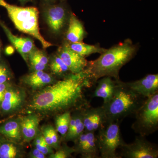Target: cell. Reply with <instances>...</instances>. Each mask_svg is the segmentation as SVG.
Listing matches in <instances>:
<instances>
[{
	"mask_svg": "<svg viewBox=\"0 0 158 158\" xmlns=\"http://www.w3.org/2000/svg\"><path fill=\"white\" fill-rule=\"evenodd\" d=\"M48 128L53 143L54 147L57 148L59 147V138L57 133V131L52 127H49Z\"/></svg>",
	"mask_w": 158,
	"mask_h": 158,
	"instance_id": "f1b7e54d",
	"label": "cell"
},
{
	"mask_svg": "<svg viewBox=\"0 0 158 158\" xmlns=\"http://www.w3.org/2000/svg\"><path fill=\"white\" fill-rule=\"evenodd\" d=\"M45 1H53V0H45Z\"/></svg>",
	"mask_w": 158,
	"mask_h": 158,
	"instance_id": "e575fe53",
	"label": "cell"
},
{
	"mask_svg": "<svg viewBox=\"0 0 158 158\" xmlns=\"http://www.w3.org/2000/svg\"><path fill=\"white\" fill-rule=\"evenodd\" d=\"M74 151V150L69 149V148H63L57 151L55 153H52L51 158H66L70 156L71 153Z\"/></svg>",
	"mask_w": 158,
	"mask_h": 158,
	"instance_id": "484cf974",
	"label": "cell"
},
{
	"mask_svg": "<svg viewBox=\"0 0 158 158\" xmlns=\"http://www.w3.org/2000/svg\"><path fill=\"white\" fill-rule=\"evenodd\" d=\"M86 35V31L83 24L74 14L72 13L69 17L68 27L65 36L69 43L82 42Z\"/></svg>",
	"mask_w": 158,
	"mask_h": 158,
	"instance_id": "2e32d148",
	"label": "cell"
},
{
	"mask_svg": "<svg viewBox=\"0 0 158 158\" xmlns=\"http://www.w3.org/2000/svg\"><path fill=\"white\" fill-rule=\"evenodd\" d=\"M74 151L81 154L85 158H100L99 152L94 132L84 131L76 139Z\"/></svg>",
	"mask_w": 158,
	"mask_h": 158,
	"instance_id": "9c48e42d",
	"label": "cell"
},
{
	"mask_svg": "<svg viewBox=\"0 0 158 158\" xmlns=\"http://www.w3.org/2000/svg\"><path fill=\"white\" fill-rule=\"evenodd\" d=\"M0 6L6 9L9 18L18 30L37 39L44 48L53 46L47 41L40 34L38 23L39 11L37 8L14 6L5 0H0Z\"/></svg>",
	"mask_w": 158,
	"mask_h": 158,
	"instance_id": "277c9868",
	"label": "cell"
},
{
	"mask_svg": "<svg viewBox=\"0 0 158 158\" xmlns=\"http://www.w3.org/2000/svg\"><path fill=\"white\" fill-rule=\"evenodd\" d=\"M145 98L135 93L123 82L117 80L114 93L110 100L102 106L105 123L119 121L135 115Z\"/></svg>",
	"mask_w": 158,
	"mask_h": 158,
	"instance_id": "3957f363",
	"label": "cell"
},
{
	"mask_svg": "<svg viewBox=\"0 0 158 158\" xmlns=\"http://www.w3.org/2000/svg\"><path fill=\"white\" fill-rule=\"evenodd\" d=\"M67 43L71 49L85 57L93 54L102 53L106 50L99 45H90L82 42Z\"/></svg>",
	"mask_w": 158,
	"mask_h": 158,
	"instance_id": "ffe728a7",
	"label": "cell"
},
{
	"mask_svg": "<svg viewBox=\"0 0 158 158\" xmlns=\"http://www.w3.org/2000/svg\"><path fill=\"white\" fill-rule=\"evenodd\" d=\"M0 48H1V45H0Z\"/></svg>",
	"mask_w": 158,
	"mask_h": 158,
	"instance_id": "d590c367",
	"label": "cell"
},
{
	"mask_svg": "<svg viewBox=\"0 0 158 158\" xmlns=\"http://www.w3.org/2000/svg\"><path fill=\"white\" fill-rule=\"evenodd\" d=\"M52 77L44 71H34L25 78L26 84L34 89L42 88L52 82Z\"/></svg>",
	"mask_w": 158,
	"mask_h": 158,
	"instance_id": "d6986e66",
	"label": "cell"
},
{
	"mask_svg": "<svg viewBox=\"0 0 158 158\" xmlns=\"http://www.w3.org/2000/svg\"><path fill=\"white\" fill-rule=\"evenodd\" d=\"M23 99V95L21 92L9 87L5 92L1 109L6 113L13 112L21 106Z\"/></svg>",
	"mask_w": 158,
	"mask_h": 158,
	"instance_id": "9a60e30c",
	"label": "cell"
},
{
	"mask_svg": "<svg viewBox=\"0 0 158 158\" xmlns=\"http://www.w3.org/2000/svg\"><path fill=\"white\" fill-rule=\"evenodd\" d=\"M83 121L85 131L95 132L105 123L102 107L94 108L89 106L84 109Z\"/></svg>",
	"mask_w": 158,
	"mask_h": 158,
	"instance_id": "7c38bea8",
	"label": "cell"
},
{
	"mask_svg": "<svg viewBox=\"0 0 158 158\" xmlns=\"http://www.w3.org/2000/svg\"><path fill=\"white\" fill-rule=\"evenodd\" d=\"M137 52V47L130 39L106 50L98 59L88 62L84 70L86 78L90 85L105 77L119 80V71L135 56Z\"/></svg>",
	"mask_w": 158,
	"mask_h": 158,
	"instance_id": "7a4b0ae2",
	"label": "cell"
},
{
	"mask_svg": "<svg viewBox=\"0 0 158 158\" xmlns=\"http://www.w3.org/2000/svg\"><path fill=\"white\" fill-rule=\"evenodd\" d=\"M58 54L68 67L71 73L76 74L84 71L88 65L85 57L71 49L65 43L58 49Z\"/></svg>",
	"mask_w": 158,
	"mask_h": 158,
	"instance_id": "ba28073f",
	"label": "cell"
},
{
	"mask_svg": "<svg viewBox=\"0 0 158 158\" xmlns=\"http://www.w3.org/2000/svg\"><path fill=\"white\" fill-rule=\"evenodd\" d=\"M84 110V109H80L78 113L71 116L68 131L65 137L67 141H75L85 131Z\"/></svg>",
	"mask_w": 158,
	"mask_h": 158,
	"instance_id": "e0dca14e",
	"label": "cell"
},
{
	"mask_svg": "<svg viewBox=\"0 0 158 158\" xmlns=\"http://www.w3.org/2000/svg\"><path fill=\"white\" fill-rule=\"evenodd\" d=\"M131 90L144 98H147L158 92V74H151L140 80L124 82Z\"/></svg>",
	"mask_w": 158,
	"mask_h": 158,
	"instance_id": "30bf717a",
	"label": "cell"
},
{
	"mask_svg": "<svg viewBox=\"0 0 158 158\" xmlns=\"http://www.w3.org/2000/svg\"><path fill=\"white\" fill-rule=\"evenodd\" d=\"M44 14L47 23L51 31L55 34L61 33L67 19V12L64 6L61 5L47 6Z\"/></svg>",
	"mask_w": 158,
	"mask_h": 158,
	"instance_id": "8fae6325",
	"label": "cell"
},
{
	"mask_svg": "<svg viewBox=\"0 0 158 158\" xmlns=\"http://www.w3.org/2000/svg\"><path fill=\"white\" fill-rule=\"evenodd\" d=\"M20 1H22V2H25V1H27V0H20Z\"/></svg>",
	"mask_w": 158,
	"mask_h": 158,
	"instance_id": "836d02e7",
	"label": "cell"
},
{
	"mask_svg": "<svg viewBox=\"0 0 158 158\" xmlns=\"http://www.w3.org/2000/svg\"><path fill=\"white\" fill-rule=\"evenodd\" d=\"M71 118V114L69 111L63 112L56 117V130L63 138H65L68 132Z\"/></svg>",
	"mask_w": 158,
	"mask_h": 158,
	"instance_id": "603a6c76",
	"label": "cell"
},
{
	"mask_svg": "<svg viewBox=\"0 0 158 158\" xmlns=\"http://www.w3.org/2000/svg\"><path fill=\"white\" fill-rule=\"evenodd\" d=\"M131 128L139 135H149L158 129V92L145 99L135 114Z\"/></svg>",
	"mask_w": 158,
	"mask_h": 158,
	"instance_id": "5b68a950",
	"label": "cell"
},
{
	"mask_svg": "<svg viewBox=\"0 0 158 158\" xmlns=\"http://www.w3.org/2000/svg\"><path fill=\"white\" fill-rule=\"evenodd\" d=\"M39 119L35 115L26 116L22 119L20 123L22 135L25 140L30 141L37 135Z\"/></svg>",
	"mask_w": 158,
	"mask_h": 158,
	"instance_id": "ac0fdd59",
	"label": "cell"
},
{
	"mask_svg": "<svg viewBox=\"0 0 158 158\" xmlns=\"http://www.w3.org/2000/svg\"><path fill=\"white\" fill-rule=\"evenodd\" d=\"M9 70L5 65L0 64V84L6 83L9 80Z\"/></svg>",
	"mask_w": 158,
	"mask_h": 158,
	"instance_id": "83f0119b",
	"label": "cell"
},
{
	"mask_svg": "<svg viewBox=\"0 0 158 158\" xmlns=\"http://www.w3.org/2000/svg\"><path fill=\"white\" fill-rule=\"evenodd\" d=\"M146 137L139 135L130 144L125 143L119 148L121 158H157L158 148L157 145L151 143Z\"/></svg>",
	"mask_w": 158,
	"mask_h": 158,
	"instance_id": "52a82bcc",
	"label": "cell"
},
{
	"mask_svg": "<svg viewBox=\"0 0 158 158\" xmlns=\"http://www.w3.org/2000/svg\"><path fill=\"white\" fill-rule=\"evenodd\" d=\"M28 59L34 71H44L48 64V59L43 52L34 48L29 54Z\"/></svg>",
	"mask_w": 158,
	"mask_h": 158,
	"instance_id": "44dd1931",
	"label": "cell"
},
{
	"mask_svg": "<svg viewBox=\"0 0 158 158\" xmlns=\"http://www.w3.org/2000/svg\"><path fill=\"white\" fill-rule=\"evenodd\" d=\"M117 80L110 77L101 78L97 81V86L94 93V97L101 98L103 104L107 103L113 96L116 87Z\"/></svg>",
	"mask_w": 158,
	"mask_h": 158,
	"instance_id": "5bb4252c",
	"label": "cell"
},
{
	"mask_svg": "<svg viewBox=\"0 0 158 158\" xmlns=\"http://www.w3.org/2000/svg\"><path fill=\"white\" fill-rule=\"evenodd\" d=\"M10 87V85L7 82L3 84H0V109H1V104L4 98L5 92L7 89Z\"/></svg>",
	"mask_w": 158,
	"mask_h": 158,
	"instance_id": "4dcf8cb0",
	"label": "cell"
},
{
	"mask_svg": "<svg viewBox=\"0 0 158 158\" xmlns=\"http://www.w3.org/2000/svg\"><path fill=\"white\" fill-rule=\"evenodd\" d=\"M84 71L69 75L35 94L29 107L36 112L62 113L83 106V88L90 87Z\"/></svg>",
	"mask_w": 158,
	"mask_h": 158,
	"instance_id": "6da1fadb",
	"label": "cell"
},
{
	"mask_svg": "<svg viewBox=\"0 0 158 158\" xmlns=\"http://www.w3.org/2000/svg\"><path fill=\"white\" fill-rule=\"evenodd\" d=\"M35 146H36V148L40 151L41 152H42L45 155H46L48 154L51 153V152H52V149H51L50 146H49L46 143L44 137L43 138L41 143L40 144L35 145Z\"/></svg>",
	"mask_w": 158,
	"mask_h": 158,
	"instance_id": "4316f807",
	"label": "cell"
},
{
	"mask_svg": "<svg viewBox=\"0 0 158 158\" xmlns=\"http://www.w3.org/2000/svg\"><path fill=\"white\" fill-rule=\"evenodd\" d=\"M43 135L44 138L46 143L51 147H54L53 143L50 134L48 127L46 128L45 130L44 131Z\"/></svg>",
	"mask_w": 158,
	"mask_h": 158,
	"instance_id": "f546056e",
	"label": "cell"
},
{
	"mask_svg": "<svg viewBox=\"0 0 158 158\" xmlns=\"http://www.w3.org/2000/svg\"><path fill=\"white\" fill-rule=\"evenodd\" d=\"M32 156L34 158H44L45 155L42 152L37 149V148L34 149L32 152Z\"/></svg>",
	"mask_w": 158,
	"mask_h": 158,
	"instance_id": "1f68e13d",
	"label": "cell"
},
{
	"mask_svg": "<svg viewBox=\"0 0 158 158\" xmlns=\"http://www.w3.org/2000/svg\"><path fill=\"white\" fill-rule=\"evenodd\" d=\"M0 133L14 141H19L21 138L20 125L14 120L8 122L0 127Z\"/></svg>",
	"mask_w": 158,
	"mask_h": 158,
	"instance_id": "7402d4cb",
	"label": "cell"
},
{
	"mask_svg": "<svg viewBox=\"0 0 158 158\" xmlns=\"http://www.w3.org/2000/svg\"><path fill=\"white\" fill-rule=\"evenodd\" d=\"M0 26L2 28L12 45L19 53L23 59L27 62L29 54L35 48L34 41L28 37H19L14 35L6 25L1 22H0Z\"/></svg>",
	"mask_w": 158,
	"mask_h": 158,
	"instance_id": "4fadbf2b",
	"label": "cell"
},
{
	"mask_svg": "<svg viewBox=\"0 0 158 158\" xmlns=\"http://www.w3.org/2000/svg\"><path fill=\"white\" fill-rule=\"evenodd\" d=\"M17 154V148L13 144L6 143L0 146L1 158H14Z\"/></svg>",
	"mask_w": 158,
	"mask_h": 158,
	"instance_id": "d4e9b609",
	"label": "cell"
},
{
	"mask_svg": "<svg viewBox=\"0 0 158 158\" xmlns=\"http://www.w3.org/2000/svg\"><path fill=\"white\" fill-rule=\"evenodd\" d=\"M119 125V121L109 123L98 130L96 136L100 158H121L116 150L125 142L122 137Z\"/></svg>",
	"mask_w": 158,
	"mask_h": 158,
	"instance_id": "8992f818",
	"label": "cell"
},
{
	"mask_svg": "<svg viewBox=\"0 0 158 158\" xmlns=\"http://www.w3.org/2000/svg\"><path fill=\"white\" fill-rule=\"evenodd\" d=\"M6 52L7 55H11V54L13 53V52H14V50L12 47L9 46L6 48Z\"/></svg>",
	"mask_w": 158,
	"mask_h": 158,
	"instance_id": "d6a6232c",
	"label": "cell"
},
{
	"mask_svg": "<svg viewBox=\"0 0 158 158\" xmlns=\"http://www.w3.org/2000/svg\"><path fill=\"white\" fill-rule=\"evenodd\" d=\"M50 67L52 73L56 75L65 76L68 72H70L68 67L58 54L52 60Z\"/></svg>",
	"mask_w": 158,
	"mask_h": 158,
	"instance_id": "cb8c5ba5",
	"label": "cell"
}]
</instances>
